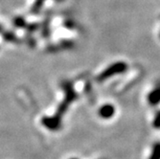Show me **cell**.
<instances>
[{"instance_id":"7a4b0ae2","label":"cell","mask_w":160,"mask_h":159,"mask_svg":"<svg viewBox=\"0 0 160 159\" xmlns=\"http://www.w3.org/2000/svg\"><path fill=\"white\" fill-rule=\"evenodd\" d=\"M148 101L151 106H156L160 103V84L150 92L148 96Z\"/></svg>"},{"instance_id":"5b68a950","label":"cell","mask_w":160,"mask_h":159,"mask_svg":"<svg viewBox=\"0 0 160 159\" xmlns=\"http://www.w3.org/2000/svg\"><path fill=\"white\" fill-rule=\"evenodd\" d=\"M154 127L156 128H159L160 127V113L157 114V116L155 117V120H154Z\"/></svg>"},{"instance_id":"6da1fadb","label":"cell","mask_w":160,"mask_h":159,"mask_svg":"<svg viewBox=\"0 0 160 159\" xmlns=\"http://www.w3.org/2000/svg\"><path fill=\"white\" fill-rule=\"evenodd\" d=\"M127 63L125 62H117L113 65H111L107 71H105V73L102 75V78H108V77H111L113 75H116V74H120V73H123L127 70Z\"/></svg>"},{"instance_id":"3957f363","label":"cell","mask_w":160,"mask_h":159,"mask_svg":"<svg viewBox=\"0 0 160 159\" xmlns=\"http://www.w3.org/2000/svg\"><path fill=\"white\" fill-rule=\"evenodd\" d=\"M149 159H160V142H157L153 145L152 151Z\"/></svg>"},{"instance_id":"277c9868","label":"cell","mask_w":160,"mask_h":159,"mask_svg":"<svg viewBox=\"0 0 160 159\" xmlns=\"http://www.w3.org/2000/svg\"><path fill=\"white\" fill-rule=\"evenodd\" d=\"M101 114L106 118L111 117L112 115L114 114V107H111V106H106V107H104L103 108H102Z\"/></svg>"}]
</instances>
